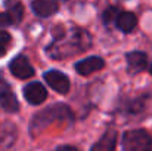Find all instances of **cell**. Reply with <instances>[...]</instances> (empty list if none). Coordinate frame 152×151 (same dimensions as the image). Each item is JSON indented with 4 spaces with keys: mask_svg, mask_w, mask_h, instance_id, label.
<instances>
[{
    "mask_svg": "<svg viewBox=\"0 0 152 151\" xmlns=\"http://www.w3.org/2000/svg\"><path fill=\"white\" fill-rule=\"evenodd\" d=\"M123 151H152V136L143 129L127 130L121 138Z\"/></svg>",
    "mask_w": 152,
    "mask_h": 151,
    "instance_id": "6da1fadb",
    "label": "cell"
},
{
    "mask_svg": "<svg viewBox=\"0 0 152 151\" xmlns=\"http://www.w3.org/2000/svg\"><path fill=\"white\" fill-rule=\"evenodd\" d=\"M43 77H45L46 83L50 86L55 92L66 94L69 91V80H68V77L64 73H61L58 70H50V71H46Z\"/></svg>",
    "mask_w": 152,
    "mask_h": 151,
    "instance_id": "7a4b0ae2",
    "label": "cell"
},
{
    "mask_svg": "<svg viewBox=\"0 0 152 151\" xmlns=\"http://www.w3.org/2000/svg\"><path fill=\"white\" fill-rule=\"evenodd\" d=\"M9 70L16 79H21V80H25V79H30L31 76H34L33 65L28 62V59L25 56H21V55L16 56L9 64Z\"/></svg>",
    "mask_w": 152,
    "mask_h": 151,
    "instance_id": "3957f363",
    "label": "cell"
},
{
    "mask_svg": "<svg viewBox=\"0 0 152 151\" xmlns=\"http://www.w3.org/2000/svg\"><path fill=\"white\" fill-rule=\"evenodd\" d=\"M24 96H25V99L28 101L30 104L40 105L42 102H45L46 98H48V91H46V88L42 83L33 82V83H28L24 88Z\"/></svg>",
    "mask_w": 152,
    "mask_h": 151,
    "instance_id": "277c9868",
    "label": "cell"
},
{
    "mask_svg": "<svg viewBox=\"0 0 152 151\" xmlns=\"http://www.w3.org/2000/svg\"><path fill=\"white\" fill-rule=\"evenodd\" d=\"M103 67H105V62L101 56H89L75 64V70L81 76H89L92 73H96V71L102 70Z\"/></svg>",
    "mask_w": 152,
    "mask_h": 151,
    "instance_id": "5b68a950",
    "label": "cell"
},
{
    "mask_svg": "<svg viewBox=\"0 0 152 151\" xmlns=\"http://www.w3.org/2000/svg\"><path fill=\"white\" fill-rule=\"evenodd\" d=\"M31 7L36 15L42 18H48L58 12L59 4H58V0H33Z\"/></svg>",
    "mask_w": 152,
    "mask_h": 151,
    "instance_id": "8992f818",
    "label": "cell"
},
{
    "mask_svg": "<svg viewBox=\"0 0 152 151\" xmlns=\"http://www.w3.org/2000/svg\"><path fill=\"white\" fill-rule=\"evenodd\" d=\"M127 65L132 73L143 71L148 65V56L143 52H130L127 53Z\"/></svg>",
    "mask_w": 152,
    "mask_h": 151,
    "instance_id": "52a82bcc",
    "label": "cell"
},
{
    "mask_svg": "<svg viewBox=\"0 0 152 151\" xmlns=\"http://www.w3.org/2000/svg\"><path fill=\"white\" fill-rule=\"evenodd\" d=\"M115 145H117V133L114 130H108L92 147V151H115Z\"/></svg>",
    "mask_w": 152,
    "mask_h": 151,
    "instance_id": "ba28073f",
    "label": "cell"
},
{
    "mask_svg": "<svg viewBox=\"0 0 152 151\" xmlns=\"http://www.w3.org/2000/svg\"><path fill=\"white\" fill-rule=\"evenodd\" d=\"M117 27L118 30H121L123 33H130L136 28V24H137V18L134 13L132 12H121L117 18Z\"/></svg>",
    "mask_w": 152,
    "mask_h": 151,
    "instance_id": "9c48e42d",
    "label": "cell"
},
{
    "mask_svg": "<svg viewBox=\"0 0 152 151\" xmlns=\"http://www.w3.org/2000/svg\"><path fill=\"white\" fill-rule=\"evenodd\" d=\"M4 7L7 10V15L12 19V24H19L24 18V6L19 0H6Z\"/></svg>",
    "mask_w": 152,
    "mask_h": 151,
    "instance_id": "30bf717a",
    "label": "cell"
},
{
    "mask_svg": "<svg viewBox=\"0 0 152 151\" xmlns=\"http://www.w3.org/2000/svg\"><path fill=\"white\" fill-rule=\"evenodd\" d=\"M0 107L7 111V113H16L19 110V104H18V99L16 96L12 94L10 88L0 92Z\"/></svg>",
    "mask_w": 152,
    "mask_h": 151,
    "instance_id": "8fae6325",
    "label": "cell"
},
{
    "mask_svg": "<svg viewBox=\"0 0 152 151\" xmlns=\"http://www.w3.org/2000/svg\"><path fill=\"white\" fill-rule=\"evenodd\" d=\"M118 15H120L118 9H117L115 6H111V7H108V9L103 12L102 19H103V22H105V24H111L112 21H117Z\"/></svg>",
    "mask_w": 152,
    "mask_h": 151,
    "instance_id": "7c38bea8",
    "label": "cell"
},
{
    "mask_svg": "<svg viewBox=\"0 0 152 151\" xmlns=\"http://www.w3.org/2000/svg\"><path fill=\"white\" fill-rule=\"evenodd\" d=\"M9 45H10V36H9V33L0 30V56H3L6 53Z\"/></svg>",
    "mask_w": 152,
    "mask_h": 151,
    "instance_id": "4fadbf2b",
    "label": "cell"
},
{
    "mask_svg": "<svg viewBox=\"0 0 152 151\" xmlns=\"http://www.w3.org/2000/svg\"><path fill=\"white\" fill-rule=\"evenodd\" d=\"M10 24H12L10 16L7 13H4V12H0V30L4 28V27H7V25H10Z\"/></svg>",
    "mask_w": 152,
    "mask_h": 151,
    "instance_id": "5bb4252c",
    "label": "cell"
},
{
    "mask_svg": "<svg viewBox=\"0 0 152 151\" xmlns=\"http://www.w3.org/2000/svg\"><path fill=\"white\" fill-rule=\"evenodd\" d=\"M53 151H78L75 147H71V145H62V147H58Z\"/></svg>",
    "mask_w": 152,
    "mask_h": 151,
    "instance_id": "9a60e30c",
    "label": "cell"
},
{
    "mask_svg": "<svg viewBox=\"0 0 152 151\" xmlns=\"http://www.w3.org/2000/svg\"><path fill=\"white\" fill-rule=\"evenodd\" d=\"M6 89H9V85H7L4 80L0 79V92H3V91H6Z\"/></svg>",
    "mask_w": 152,
    "mask_h": 151,
    "instance_id": "2e32d148",
    "label": "cell"
}]
</instances>
